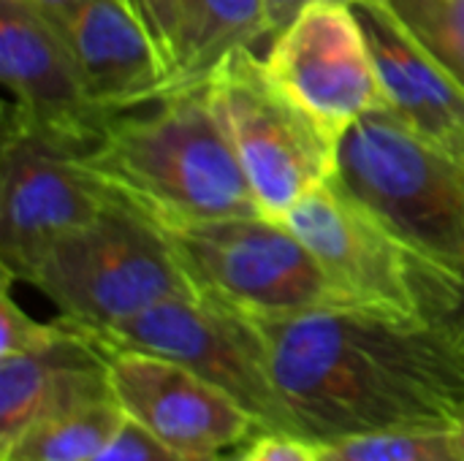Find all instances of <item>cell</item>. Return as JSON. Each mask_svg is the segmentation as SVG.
Wrapping results in <instances>:
<instances>
[{
  "instance_id": "obj_9",
  "label": "cell",
  "mask_w": 464,
  "mask_h": 461,
  "mask_svg": "<svg viewBox=\"0 0 464 461\" xmlns=\"http://www.w3.org/2000/svg\"><path fill=\"white\" fill-rule=\"evenodd\" d=\"M272 79L340 144L362 117L392 111L370 38L351 0H307L264 57Z\"/></svg>"
},
{
  "instance_id": "obj_23",
  "label": "cell",
  "mask_w": 464,
  "mask_h": 461,
  "mask_svg": "<svg viewBox=\"0 0 464 461\" xmlns=\"http://www.w3.org/2000/svg\"><path fill=\"white\" fill-rule=\"evenodd\" d=\"M87 461H193L177 451H171L169 446H163L160 440H155L150 432H144L139 424H133L130 418L125 421V427L111 437V443L98 451L92 459Z\"/></svg>"
},
{
  "instance_id": "obj_27",
  "label": "cell",
  "mask_w": 464,
  "mask_h": 461,
  "mask_svg": "<svg viewBox=\"0 0 464 461\" xmlns=\"http://www.w3.org/2000/svg\"><path fill=\"white\" fill-rule=\"evenodd\" d=\"M218 461H234V454H231V456H223V459H218Z\"/></svg>"
},
{
  "instance_id": "obj_15",
  "label": "cell",
  "mask_w": 464,
  "mask_h": 461,
  "mask_svg": "<svg viewBox=\"0 0 464 461\" xmlns=\"http://www.w3.org/2000/svg\"><path fill=\"white\" fill-rule=\"evenodd\" d=\"M63 323L49 348L0 359V451L52 416L114 397L103 342L68 318Z\"/></svg>"
},
{
  "instance_id": "obj_14",
  "label": "cell",
  "mask_w": 464,
  "mask_h": 461,
  "mask_svg": "<svg viewBox=\"0 0 464 461\" xmlns=\"http://www.w3.org/2000/svg\"><path fill=\"white\" fill-rule=\"evenodd\" d=\"M392 111L464 171V82L427 49L392 0H353Z\"/></svg>"
},
{
  "instance_id": "obj_17",
  "label": "cell",
  "mask_w": 464,
  "mask_h": 461,
  "mask_svg": "<svg viewBox=\"0 0 464 461\" xmlns=\"http://www.w3.org/2000/svg\"><path fill=\"white\" fill-rule=\"evenodd\" d=\"M125 421L114 397L92 402L30 427L0 451V461H87L111 443Z\"/></svg>"
},
{
  "instance_id": "obj_8",
  "label": "cell",
  "mask_w": 464,
  "mask_h": 461,
  "mask_svg": "<svg viewBox=\"0 0 464 461\" xmlns=\"http://www.w3.org/2000/svg\"><path fill=\"white\" fill-rule=\"evenodd\" d=\"M90 334L106 348L177 361L226 391L264 429L299 435L277 391L258 326L228 307L209 299H169L114 329Z\"/></svg>"
},
{
  "instance_id": "obj_11",
  "label": "cell",
  "mask_w": 464,
  "mask_h": 461,
  "mask_svg": "<svg viewBox=\"0 0 464 461\" xmlns=\"http://www.w3.org/2000/svg\"><path fill=\"white\" fill-rule=\"evenodd\" d=\"M0 76L5 117L82 155L117 117L87 90L68 46L33 0H0Z\"/></svg>"
},
{
  "instance_id": "obj_18",
  "label": "cell",
  "mask_w": 464,
  "mask_h": 461,
  "mask_svg": "<svg viewBox=\"0 0 464 461\" xmlns=\"http://www.w3.org/2000/svg\"><path fill=\"white\" fill-rule=\"evenodd\" d=\"M324 461H457L451 429H383L321 443Z\"/></svg>"
},
{
  "instance_id": "obj_26",
  "label": "cell",
  "mask_w": 464,
  "mask_h": 461,
  "mask_svg": "<svg viewBox=\"0 0 464 461\" xmlns=\"http://www.w3.org/2000/svg\"><path fill=\"white\" fill-rule=\"evenodd\" d=\"M35 5H57L60 0H33Z\"/></svg>"
},
{
  "instance_id": "obj_20",
  "label": "cell",
  "mask_w": 464,
  "mask_h": 461,
  "mask_svg": "<svg viewBox=\"0 0 464 461\" xmlns=\"http://www.w3.org/2000/svg\"><path fill=\"white\" fill-rule=\"evenodd\" d=\"M11 283L3 277V296H0V359L3 356H22L35 353L57 342L65 331L63 318H54L52 323H41L30 318L11 296Z\"/></svg>"
},
{
  "instance_id": "obj_25",
  "label": "cell",
  "mask_w": 464,
  "mask_h": 461,
  "mask_svg": "<svg viewBox=\"0 0 464 461\" xmlns=\"http://www.w3.org/2000/svg\"><path fill=\"white\" fill-rule=\"evenodd\" d=\"M451 437H454V451H457V461H464V416L451 427Z\"/></svg>"
},
{
  "instance_id": "obj_13",
  "label": "cell",
  "mask_w": 464,
  "mask_h": 461,
  "mask_svg": "<svg viewBox=\"0 0 464 461\" xmlns=\"http://www.w3.org/2000/svg\"><path fill=\"white\" fill-rule=\"evenodd\" d=\"M38 8L106 111L122 114L171 92V71L128 0H60Z\"/></svg>"
},
{
  "instance_id": "obj_19",
  "label": "cell",
  "mask_w": 464,
  "mask_h": 461,
  "mask_svg": "<svg viewBox=\"0 0 464 461\" xmlns=\"http://www.w3.org/2000/svg\"><path fill=\"white\" fill-rule=\"evenodd\" d=\"M392 5L464 82V0H392Z\"/></svg>"
},
{
  "instance_id": "obj_10",
  "label": "cell",
  "mask_w": 464,
  "mask_h": 461,
  "mask_svg": "<svg viewBox=\"0 0 464 461\" xmlns=\"http://www.w3.org/2000/svg\"><path fill=\"white\" fill-rule=\"evenodd\" d=\"M106 204L109 193L76 163L73 152L5 117L0 177L3 277L24 283L63 234L90 223Z\"/></svg>"
},
{
  "instance_id": "obj_7",
  "label": "cell",
  "mask_w": 464,
  "mask_h": 461,
  "mask_svg": "<svg viewBox=\"0 0 464 461\" xmlns=\"http://www.w3.org/2000/svg\"><path fill=\"white\" fill-rule=\"evenodd\" d=\"M201 84L264 217L283 223L334 177L337 141L288 98L256 49L226 54Z\"/></svg>"
},
{
  "instance_id": "obj_2",
  "label": "cell",
  "mask_w": 464,
  "mask_h": 461,
  "mask_svg": "<svg viewBox=\"0 0 464 461\" xmlns=\"http://www.w3.org/2000/svg\"><path fill=\"white\" fill-rule=\"evenodd\" d=\"M141 109L117 114L87 152L73 155L114 201L160 228L261 215L204 84Z\"/></svg>"
},
{
  "instance_id": "obj_3",
  "label": "cell",
  "mask_w": 464,
  "mask_h": 461,
  "mask_svg": "<svg viewBox=\"0 0 464 461\" xmlns=\"http://www.w3.org/2000/svg\"><path fill=\"white\" fill-rule=\"evenodd\" d=\"M24 283L90 331L114 329L169 299H201L166 231L111 196L90 223L63 234Z\"/></svg>"
},
{
  "instance_id": "obj_1",
  "label": "cell",
  "mask_w": 464,
  "mask_h": 461,
  "mask_svg": "<svg viewBox=\"0 0 464 461\" xmlns=\"http://www.w3.org/2000/svg\"><path fill=\"white\" fill-rule=\"evenodd\" d=\"M253 323L299 435L315 443L451 429L464 416V315L402 323L318 310Z\"/></svg>"
},
{
  "instance_id": "obj_28",
  "label": "cell",
  "mask_w": 464,
  "mask_h": 461,
  "mask_svg": "<svg viewBox=\"0 0 464 461\" xmlns=\"http://www.w3.org/2000/svg\"><path fill=\"white\" fill-rule=\"evenodd\" d=\"M351 3H353V0H351Z\"/></svg>"
},
{
  "instance_id": "obj_21",
  "label": "cell",
  "mask_w": 464,
  "mask_h": 461,
  "mask_svg": "<svg viewBox=\"0 0 464 461\" xmlns=\"http://www.w3.org/2000/svg\"><path fill=\"white\" fill-rule=\"evenodd\" d=\"M136 16L141 19L144 30L150 33L158 54L163 57L166 68L171 71V87L179 68V11L177 0H128Z\"/></svg>"
},
{
  "instance_id": "obj_6",
  "label": "cell",
  "mask_w": 464,
  "mask_h": 461,
  "mask_svg": "<svg viewBox=\"0 0 464 461\" xmlns=\"http://www.w3.org/2000/svg\"><path fill=\"white\" fill-rule=\"evenodd\" d=\"M201 299L245 318L348 310L307 245L264 215L190 220L163 228Z\"/></svg>"
},
{
  "instance_id": "obj_5",
  "label": "cell",
  "mask_w": 464,
  "mask_h": 461,
  "mask_svg": "<svg viewBox=\"0 0 464 461\" xmlns=\"http://www.w3.org/2000/svg\"><path fill=\"white\" fill-rule=\"evenodd\" d=\"M332 179L464 283V171L402 117L375 111L351 125Z\"/></svg>"
},
{
  "instance_id": "obj_24",
  "label": "cell",
  "mask_w": 464,
  "mask_h": 461,
  "mask_svg": "<svg viewBox=\"0 0 464 461\" xmlns=\"http://www.w3.org/2000/svg\"><path fill=\"white\" fill-rule=\"evenodd\" d=\"M261 3H264V11H266V22H269L272 38H275L285 24H291V19L307 5V0H261Z\"/></svg>"
},
{
  "instance_id": "obj_4",
  "label": "cell",
  "mask_w": 464,
  "mask_h": 461,
  "mask_svg": "<svg viewBox=\"0 0 464 461\" xmlns=\"http://www.w3.org/2000/svg\"><path fill=\"white\" fill-rule=\"evenodd\" d=\"M318 258L348 310L421 323L464 315V283L408 245L334 179L283 220Z\"/></svg>"
},
{
  "instance_id": "obj_12",
  "label": "cell",
  "mask_w": 464,
  "mask_h": 461,
  "mask_svg": "<svg viewBox=\"0 0 464 461\" xmlns=\"http://www.w3.org/2000/svg\"><path fill=\"white\" fill-rule=\"evenodd\" d=\"M106 351L114 399L133 424L171 451L218 461L264 432L239 402L188 367L141 351Z\"/></svg>"
},
{
  "instance_id": "obj_16",
  "label": "cell",
  "mask_w": 464,
  "mask_h": 461,
  "mask_svg": "<svg viewBox=\"0 0 464 461\" xmlns=\"http://www.w3.org/2000/svg\"><path fill=\"white\" fill-rule=\"evenodd\" d=\"M177 11L179 68L171 92L201 84L226 54L272 41L261 0H177Z\"/></svg>"
},
{
  "instance_id": "obj_22",
  "label": "cell",
  "mask_w": 464,
  "mask_h": 461,
  "mask_svg": "<svg viewBox=\"0 0 464 461\" xmlns=\"http://www.w3.org/2000/svg\"><path fill=\"white\" fill-rule=\"evenodd\" d=\"M234 461H324V451L304 435L264 429L234 454Z\"/></svg>"
}]
</instances>
